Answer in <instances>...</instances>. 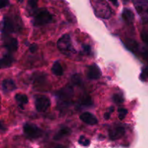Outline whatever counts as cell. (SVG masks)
Returning <instances> with one entry per match:
<instances>
[{"mask_svg":"<svg viewBox=\"0 0 148 148\" xmlns=\"http://www.w3.org/2000/svg\"><path fill=\"white\" fill-rule=\"evenodd\" d=\"M15 23L14 20L10 17H4L1 26V34L5 35L7 33H12L15 30Z\"/></svg>","mask_w":148,"mask_h":148,"instance_id":"obj_6","label":"cell"},{"mask_svg":"<svg viewBox=\"0 0 148 148\" xmlns=\"http://www.w3.org/2000/svg\"><path fill=\"white\" fill-rule=\"evenodd\" d=\"M16 1H18L19 3H22V2H23V1H24V0H16Z\"/></svg>","mask_w":148,"mask_h":148,"instance_id":"obj_34","label":"cell"},{"mask_svg":"<svg viewBox=\"0 0 148 148\" xmlns=\"http://www.w3.org/2000/svg\"><path fill=\"white\" fill-rule=\"evenodd\" d=\"M74 90L71 86H66L57 92L58 103L61 108L68 106L73 96Z\"/></svg>","mask_w":148,"mask_h":148,"instance_id":"obj_1","label":"cell"},{"mask_svg":"<svg viewBox=\"0 0 148 148\" xmlns=\"http://www.w3.org/2000/svg\"><path fill=\"white\" fill-rule=\"evenodd\" d=\"M82 48H83L84 49V51H85L87 54H90V53H91V48L89 45H83Z\"/></svg>","mask_w":148,"mask_h":148,"instance_id":"obj_25","label":"cell"},{"mask_svg":"<svg viewBox=\"0 0 148 148\" xmlns=\"http://www.w3.org/2000/svg\"><path fill=\"white\" fill-rule=\"evenodd\" d=\"M134 6L138 14L144 18H148V0H136Z\"/></svg>","mask_w":148,"mask_h":148,"instance_id":"obj_7","label":"cell"},{"mask_svg":"<svg viewBox=\"0 0 148 148\" xmlns=\"http://www.w3.org/2000/svg\"><path fill=\"white\" fill-rule=\"evenodd\" d=\"M72 81L75 85H79L81 83V78L79 75H75L72 78Z\"/></svg>","mask_w":148,"mask_h":148,"instance_id":"obj_24","label":"cell"},{"mask_svg":"<svg viewBox=\"0 0 148 148\" xmlns=\"http://www.w3.org/2000/svg\"><path fill=\"white\" fill-rule=\"evenodd\" d=\"M38 49V46L36 44H31L30 46V47H29V50H30V51L31 52V53H34V52L36 51V50Z\"/></svg>","mask_w":148,"mask_h":148,"instance_id":"obj_27","label":"cell"},{"mask_svg":"<svg viewBox=\"0 0 148 148\" xmlns=\"http://www.w3.org/2000/svg\"><path fill=\"white\" fill-rule=\"evenodd\" d=\"M113 101H114V103L117 104H121L123 102H124V98L119 94H114L113 95Z\"/></svg>","mask_w":148,"mask_h":148,"instance_id":"obj_21","label":"cell"},{"mask_svg":"<svg viewBox=\"0 0 148 148\" xmlns=\"http://www.w3.org/2000/svg\"><path fill=\"white\" fill-rule=\"evenodd\" d=\"M109 1H111V2L112 3V4H114V6H116V7H118V6H119L118 0H109Z\"/></svg>","mask_w":148,"mask_h":148,"instance_id":"obj_30","label":"cell"},{"mask_svg":"<svg viewBox=\"0 0 148 148\" xmlns=\"http://www.w3.org/2000/svg\"><path fill=\"white\" fill-rule=\"evenodd\" d=\"M37 3L38 0H28L27 7H28L29 10L32 12H35V13H36V8H37Z\"/></svg>","mask_w":148,"mask_h":148,"instance_id":"obj_18","label":"cell"},{"mask_svg":"<svg viewBox=\"0 0 148 148\" xmlns=\"http://www.w3.org/2000/svg\"><path fill=\"white\" fill-rule=\"evenodd\" d=\"M57 47L62 53L66 56H70L72 52H74L70 36L69 34H65L62 36L58 40Z\"/></svg>","mask_w":148,"mask_h":148,"instance_id":"obj_2","label":"cell"},{"mask_svg":"<svg viewBox=\"0 0 148 148\" xmlns=\"http://www.w3.org/2000/svg\"><path fill=\"white\" fill-rule=\"evenodd\" d=\"M78 143H79V145H81L82 146H85V147L89 146L90 144V141L88 139H87L85 136H81L79 137V140H78Z\"/></svg>","mask_w":148,"mask_h":148,"instance_id":"obj_19","label":"cell"},{"mask_svg":"<svg viewBox=\"0 0 148 148\" xmlns=\"http://www.w3.org/2000/svg\"><path fill=\"white\" fill-rule=\"evenodd\" d=\"M52 20H53V16L49 11L43 9L35 13L33 25L36 26H42L51 23Z\"/></svg>","mask_w":148,"mask_h":148,"instance_id":"obj_3","label":"cell"},{"mask_svg":"<svg viewBox=\"0 0 148 148\" xmlns=\"http://www.w3.org/2000/svg\"><path fill=\"white\" fill-rule=\"evenodd\" d=\"M16 85L11 79H5L1 82V88L4 92H10L16 89Z\"/></svg>","mask_w":148,"mask_h":148,"instance_id":"obj_12","label":"cell"},{"mask_svg":"<svg viewBox=\"0 0 148 148\" xmlns=\"http://www.w3.org/2000/svg\"><path fill=\"white\" fill-rule=\"evenodd\" d=\"M114 106H111V108H110V110H109V112H110V113H111H111H112V112H113V111H114Z\"/></svg>","mask_w":148,"mask_h":148,"instance_id":"obj_31","label":"cell"},{"mask_svg":"<svg viewBox=\"0 0 148 148\" xmlns=\"http://www.w3.org/2000/svg\"><path fill=\"white\" fill-rule=\"evenodd\" d=\"M69 134H70V130L66 128V127H64V128L61 129V130L56 133V134L54 136L53 139H54L55 140H61V139L64 138V137H66V136H68Z\"/></svg>","mask_w":148,"mask_h":148,"instance_id":"obj_16","label":"cell"},{"mask_svg":"<svg viewBox=\"0 0 148 148\" xmlns=\"http://www.w3.org/2000/svg\"><path fill=\"white\" fill-rule=\"evenodd\" d=\"M4 47L9 52H15L18 48V41L14 38L7 39L4 42Z\"/></svg>","mask_w":148,"mask_h":148,"instance_id":"obj_11","label":"cell"},{"mask_svg":"<svg viewBox=\"0 0 148 148\" xmlns=\"http://www.w3.org/2000/svg\"><path fill=\"white\" fill-rule=\"evenodd\" d=\"M8 4H9V0H0V6H1V9L7 7Z\"/></svg>","mask_w":148,"mask_h":148,"instance_id":"obj_26","label":"cell"},{"mask_svg":"<svg viewBox=\"0 0 148 148\" xmlns=\"http://www.w3.org/2000/svg\"><path fill=\"white\" fill-rule=\"evenodd\" d=\"M13 62H14V59H13L12 56L9 53L5 54L3 56V57L1 59V69H4V68H8L12 65Z\"/></svg>","mask_w":148,"mask_h":148,"instance_id":"obj_13","label":"cell"},{"mask_svg":"<svg viewBox=\"0 0 148 148\" xmlns=\"http://www.w3.org/2000/svg\"><path fill=\"white\" fill-rule=\"evenodd\" d=\"M122 18L124 19V21L128 23H132L134 20V13L129 9H124L122 12Z\"/></svg>","mask_w":148,"mask_h":148,"instance_id":"obj_14","label":"cell"},{"mask_svg":"<svg viewBox=\"0 0 148 148\" xmlns=\"http://www.w3.org/2000/svg\"><path fill=\"white\" fill-rule=\"evenodd\" d=\"M15 100L17 102H18L20 104H27L28 103V98H27V95L25 94L18 93L15 95Z\"/></svg>","mask_w":148,"mask_h":148,"instance_id":"obj_17","label":"cell"},{"mask_svg":"<svg viewBox=\"0 0 148 148\" xmlns=\"http://www.w3.org/2000/svg\"><path fill=\"white\" fill-rule=\"evenodd\" d=\"M54 148H65V147H63V146H62V145H58V146H56V147H54Z\"/></svg>","mask_w":148,"mask_h":148,"instance_id":"obj_33","label":"cell"},{"mask_svg":"<svg viewBox=\"0 0 148 148\" xmlns=\"http://www.w3.org/2000/svg\"><path fill=\"white\" fill-rule=\"evenodd\" d=\"M141 38L145 43L148 45V32L143 31L141 33Z\"/></svg>","mask_w":148,"mask_h":148,"instance_id":"obj_23","label":"cell"},{"mask_svg":"<svg viewBox=\"0 0 148 148\" xmlns=\"http://www.w3.org/2000/svg\"><path fill=\"white\" fill-rule=\"evenodd\" d=\"M143 76H144L145 79L148 78V66H147V67H146L145 69H144V70H143V73H142V75H141V77H143Z\"/></svg>","mask_w":148,"mask_h":148,"instance_id":"obj_28","label":"cell"},{"mask_svg":"<svg viewBox=\"0 0 148 148\" xmlns=\"http://www.w3.org/2000/svg\"><path fill=\"white\" fill-rule=\"evenodd\" d=\"M87 76L90 79H98L101 76V71L96 64H92L88 66Z\"/></svg>","mask_w":148,"mask_h":148,"instance_id":"obj_9","label":"cell"},{"mask_svg":"<svg viewBox=\"0 0 148 148\" xmlns=\"http://www.w3.org/2000/svg\"><path fill=\"white\" fill-rule=\"evenodd\" d=\"M79 119L81 121H83L85 124H88V125H95L98 124V119L95 116L92 114L90 112H84L79 116Z\"/></svg>","mask_w":148,"mask_h":148,"instance_id":"obj_10","label":"cell"},{"mask_svg":"<svg viewBox=\"0 0 148 148\" xmlns=\"http://www.w3.org/2000/svg\"><path fill=\"white\" fill-rule=\"evenodd\" d=\"M35 106L38 112H45L51 106V101L48 97L41 95L36 98Z\"/></svg>","mask_w":148,"mask_h":148,"instance_id":"obj_5","label":"cell"},{"mask_svg":"<svg viewBox=\"0 0 148 148\" xmlns=\"http://www.w3.org/2000/svg\"><path fill=\"white\" fill-rule=\"evenodd\" d=\"M110 117H111V113L110 112H107L104 114V119L106 120H108L110 119Z\"/></svg>","mask_w":148,"mask_h":148,"instance_id":"obj_29","label":"cell"},{"mask_svg":"<svg viewBox=\"0 0 148 148\" xmlns=\"http://www.w3.org/2000/svg\"><path fill=\"white\" fill-rule=\"evenodd\" d=\"M129 1H130V0H123V2H124V4H127V3H128Z\"/></svg>","mask_w":148,"mask_h":148,"instance_id":"obj_32","label":"cell"},{"mask_svg":"<svg viewBox=\"0 0 148 148\" xmlns=\"http://www.w3.org/2000/svg\"><path fill=\"white\" fill-rule=\"evenodd\" d=\"M118 112H119V119L121 120H121L124 119V118L126 117L127 114H128V111H127V109H126V108H119Z\"/></svg>","mask_w":148,"mask_h":148,"instance_id":"obj_20","label":"cell"},{"mask_svg":"<svg viewBox=\"0 0 148 148\" xmlns=\"http://www.w3.org/2000/svg\"><path fill=\"white\" fill-rule=\"evenodd\" d=\"M51 72L56 76H62L64 73L63 68L59 62H56L51 67Z\"/></svg>","mask_w":148,"mask_h":148,"instance_id":"obj_15","label":"cell"},{"mask_svg":"<svg viewBox=\"0 0 148 148\" xmlns=\"http://www.w3.org/2000/svg\"><path fill=\"white\" fill-rule=\"evenodd\" d=\"M23 130L25 134L30 139H37L42 134V130L33 124H25L23 127Z\"/></svg>","mask_w":148,"mask_h":148,"instance_id":"obj_4","label":"cell"},{"mask_svg":"<svg viewBox=\"0 0 148 148\" xmlns=\"http://www.w3.org/2000/svg\"><path fill=\"white\" fill-rule=\"evenodd\" d=\"M125 134V129L120 125L112 127L109 130V137L111 140H116L121 138Z\"/></svg>","mask_w":148,"mask_h":148,"instance_id":"obj_8","label":"cell"},{"mask_svg":"<svg viewBox=\"0 0 148 148\" xmlns=\"http://www.w3.org/2000/svg\"><path fill=\"white\" fill-rule=\"evenodd\" d=\"M81 104L82 105L85 106H89L92 105V101H91V98L90 97H83L82 98V101H81Z\"/></svg>","mask_w":148,"mask_h":148,"instance_id":"obj_22","label":"cell"}]
</instances>
